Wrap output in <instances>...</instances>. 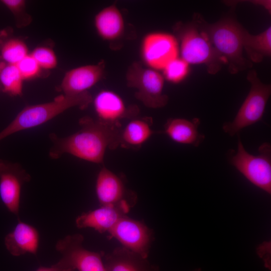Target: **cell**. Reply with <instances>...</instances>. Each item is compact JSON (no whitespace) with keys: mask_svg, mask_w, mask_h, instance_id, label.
Returning a JSON list of instances; mask_svg holds the SVG:
<instances>
[{"mask_svg":"<svg viewBox=\"0 0 271 271\" xmlns=\"http://www.w3.org/2000/svg\"><path fill=\"white\" fill-rule=\"evenodd\" d=\"M179 44L173 35L151 33L143 39L141 55L145 63L154 70H163L171 61L178 57Z\"/></svg>","mask_w":271,"mask_h":271,"instance_id":"obj_10","label":"cell"},{"mask_svg":"<svg viewBox=\"0 0 271 271\" xmlns=\"http://www.w3.org/2000/svg\"><path fill=\"white\" fill-rule=\"evenodd\" d=\"M95 191L100 206L126 202L133 207L136 204L135 193L128 191L122 179L105 167L97 175Z\"/></svg>","mask_w":271,"mask_h":271,"instance_id":"obj_12","label":"cell"},{"mask_svg":"<svg viewBox=\"0 0 271 271\" xmlns=\"http://www.w3.org/2000/svg\"><path fill=\"white\" fill-rule=\"evenodd\" d=\"M31 179L20 164L0 159V198L9 211L18 217L23 185Z\"/></svg>","mask_w":271,"mask_h":271,"instance_id":"obj_11","label":"cell"},{"mask_svg":"<svg viewBox=\"0 0 271 271\" xmlns=\"http://www.w3.org/2000/svg\"><path fill=\"white\" fill-rule=\"evenodd\" d=\"M36 271H67L58 261L50 267L40 266Z\"/></svg>","mask_w":271,"mask_h":271,"instance_id":"obj_28","label":"cell"},{"mask_svg":"<svg viewBox=\"0 0 271 271\" xmlns=\"http://www.w3.org/2000/svg\"><path fill=\"white\" fill-rule=\"evenodd\" d=\"M39 241L38 230L33 226L20 220L14 230L6 235L4 240L7 249L15 256L28 253L36 255Z\"/></svg>","mask_w":271,"mask_h":271,"instance_id":"obj_16","label":"cell"},{"mask_svg":"<svg viewBox=\"0 0 271 271\" xmlns=\"http://www.w3.org/2000/svg\"><path fill=\"white\" fill-rule=\"evenodd\" d=\"M83 241L84 236L78 233L58 240L55 248L62 255L59 261L67 271H106L103 260L104 253L85 249Z\"/></svg>","mask_w":271,"mask_h":271,"instance_id":"obj_8","label":"cell"},{"mask_svg":"<svg viewBox=\"0 0 271 271\" xmlns=\"http://www.w3.org/2000/svg\"><path fill=\"white\" fill-rule=\"evenodd\" d=\"M132 207L126 202L100 206L78 216L75 219V225L78 228H91L100 233L108 232Z\"/></svg>","mask_w":271,"mask_h":271,"instance_id":"obj_13","label":"cell"},{"mask_svg":"<svg viewBox=\"0 0 271 271\" xmlns=\"http://www.w3.org/2000/svg\"><path fill=\"white\" fill-rule=\"evenodd\" d=\"M2 3L7 7L15 15L28 16L24 13L25 1L23 0H3Z\"/></svg>","mask_w":271,"mask_h":271,"instance_id":"obj_27","label":"cell"},{"mask_svg":"<svg viewBox=\"0 0 271 271\" xmlns=\"http://www.w3.org/2000/svg\"><path fill=\"white\" fill-rule=\"evenodd\" d=\"M151 119L131 120L120 131L119 145L123 147H140L147 142L154 133Z\"/></svg>","mask_w":271,"mask_h":271,"instance_id":"obj_21","label":"cell"},{"mask_svg":"<svg viewBox=\"0 0 271 271\" xmlns=\"http://www.w3.org/2000/svg\"><path fill=\"white\" fill-rule=\"evenodd\" d=\"M193 271H201V269L200 268H197L193 270Z\"/></svg>","mask_w":271,"mask_h":271,"instance_id":"obj_29","label":"cell"},{"mask_svg":"<svg viewBox=\"0 0 271 271\" xmlns=\"http://www.w3.org/2000/svg\"><path fill=\"white\" fill-rule=\"evenodd\" d=\"M104 72L103 62L72 69L65 74L60 86L61 90L64 94L69 95L87 92L101 79Z\"/></svg>","mask_w":271,"mask_h":271,"instance_id":"obj_15","label":"cell"},{"mask_svg":"<svg viewBox=\"0 0 271 271\" xmlns=\"http://www.w3.org/2000/svg\"><path fill=\"white\" fill-rule=\"evenodd\" d=\"M194 21L206 33L215 50L228 66L229 72L235 74L251 68L252 63L243 56L242 27L231 18L208 24L200 16Z\"/></svg>","mask_w":271,"mask_h":271,"instance_id":"obj_2","label":"cell"},{"mask_svg":"<svg viewBox=\"0 0 271 271\" xmlns=\"http://www.w3.org/2000/svg\"><path fill=\"white\" fill-rule=\"evenodd\" d=\"M41 68L52 69L57 64V59L53 51L50 48L40 47L31 54Z\"/></svg>","mask_w":271,"mask_h":271,"instance_id":"obj_25","label":"cell"},{"mask_svg":"<svg viewBox=\"0 0 271 271\" xmlns=\"http://www.w3.org/2000/svg\"><path fill=\"white\" fill-rule=\"evenodd\" d=\"M80 128L74 133L60 138L55 133L49 135L53 146L49 155L58 159L64 154L95 164L102 163L108 149L119 146L120 126L104 123L84 116L79 121Z\"/></svg>","mask_w":271,"mask_h":271,"instance_id":"obj_1","label":"cell"},{"mask_svg":"<svg viewBox=\"0 0 271 271\" xmlns=\"http://www.w3.org/2000/svg\"><path fill=\"white\" fill-rule=\"evenodd\" d=\"M3 65H4L3 64H2V63H1L0 62V70H1V68H2V67L3 66Z\"/></svg>","mask_w":271,"mask_h":271,"instance_id":"obj_30","label":"cell"},{"mask_svg":"<svg viewBox=\"0 0 271 271\" xmlns=\"http://www.w3.org/2000/svg\"><path fill=\"white\" fill-rule=\"evenodd\" d=\"M23 79L33 78L37 76L41 67L31 55H28L17 65Z\"/></svg>","mask_w":271,"mask_h":271,"instance_id":"obj_26","label":"cell"},{"mask_svg":"<svg viewBox=\"0 0 271 271\" xmlns=\"http://www.w3.org/2000/svg\"><path fill=\"white\" fill-rule=\"evenodd\" d=\"M199 118L191 120L184 118H169L164 125V133L174 142L181 144L198 147L204 140L205 136L198 131Z\"/></svg>","mask_w":271,"mask_h":271,"instance_id":"obj_18","label":"cell"},{"mask_svg":"<svg viewBox=\"0 0 271 271\" xmlns=\"http://www.w3.org/2000/svg\"><path fill=\"white\" fill-rule=\"evenodd\" d=\"M95 26L99 35L106 40L118 39L124 31V20L117 8L109 6L101 10L95 16Z\"/></svg>","mask_w":271,"mask_h":271,"instance_id":"obj_19","label":"cell"},{"mask_svg":"<svg viewBox=\"0 0 271 271\" xmlns=\"http://www.w3.org/2000/svg\"><path fill=\"white\" fill-rule=\"evenodd\" d=\"M242 45L248 59L253 63H260L271 55V27L257 35L250 34L243 28Z\"/></svg>","mask_w":271,"mask_h":271,"instance_id":"obj_20","label":"cell"},{"mask_svg":"<svg viewBox=\"0 0 271 271\" xmlns=\"http://www.w3.org/2000/svg\"><path fill=\"white\" fill-rule=\"evenodd\" d=\"M103 263L106 271H158L159 267L123 246L104 254Z\"/></svg>","mask_w":271,"mask_h":271,"instance_id":"obj_17","label":"cell"},{"mask_svg":"<svg viewBox=\"0 0 271 271\" xmlns=\"http://www.w3.org/2000/svg\"><path fill=\"white\" fill-rule=\"evenodd\" d=\"M166 79L177 83L183 80L189 71V64L181 58L177 57L169 63L163 69Z\"/></svg>","mask_w":271,"mask_h":271,"instance_id":"obj_24","label":"cell"},{"mask_svg":"<svg viewBox=\"0 0 271 271\" xmlns=\"http://www.w3.org/2000/svg\"><path fill=\"white\" fill-rule=\"evenodd\" d=\"M1 54L3 59L8 64L17 65L28 55V49L22 41L11 39L3 45Z\"/></svg>","mask_w":271,"mask_h":271,"instance_id":"obj_23","label":"cell"},{"mask_svg":"<svg viewBox=\"0 0 271 271\" xmlns=\"http://www.w3.org/2000/svg\"><path fill=\"white\" fill-rule=\"evenodd\" d=\"M126 80L128 87L137 90L136 97L146 107L159 108L167 104L169 97L163 93L164 78L156 70L134 62L127 69Z\"/></svg>","mask_w":271,"mask_h":271,"instance_id":"obj_7","label":"cell"},{"mask_svg":"<svg viewBox=\"0 0 271 271\" xmlns=\"http://www.w3.org/2000/svg\"><path fill=\"white\" fill-rule=\"evenodd\" d=\"M92 101L87 91L74 95L63 94L49 102L27 106L0 131V141L17 132L43 124L71 107L85 109Z\"/></svg>","mask_w":271,"mask_h":271,"instance_id":"obj_3","label":"cell"},{"mask_svg":"<svg viewBox=\"0 0 271 271\" xmlns=\"http://www.w3.org/2000/svg\"><path fill=\"white\" fill-rule=\"evenodd\" d=\"M253 155L244 148L239 136L236 153L229 158L231 164L251 184L266 193H271V146L264 143Z\"/></svg>","mask_w":271,"mask_h":271,"instance_id":"obj_6","label":"cell"},{"mask_svg":"<svg viewBox=\"0 0 271 271\" xmlns=\"http://www.w3.org/2000/svg\"><path fill=\"white\" fill-rule=\"evenodd\" d=\"M93 104L97 119L118 126H120V120L133 117L138 111L135 106L127 107L118 94L109 90L100 91L94 98Z\"/></svg>","mask_w":271,"mask_h":271,"instance_id":"obj_14","label":"cell"},{"mask_svg":"<svg viewBox=\"0 0 271 271\" xmlns=\"http://www.w3.org/2000/svg\"><path fill=\"white\" fill-rule=\"evenodd\" d=\"M176 30L181 42V58L189 64L205 65L210 74H215L225 65L206 33L194 21L178 25Z\"/></svg>","mask_w":271,"mask_h":271,"instance_id":"obj_4","label":"cell"},{"mask_svg":"<svg viewBox=\"0 0 271 271\" xmlns=\"http://www.w3.org/2000/svg\"><path fill=\"white\" fill-rule=\"evenodd\" d=\"M23 78L16 65H3L0 70L3 91L13 96L21 95Z\"/></svg>","mask_w":271,"mask_h":271,"instance_id":"obj_22","label":"cell"},{"mask_svg":"<svg viewBox=\"0 0 271 271\" xmlns=\"http://www.w3.org/2000/svg\"><path fill=\"white\" fill-rule=\"evenodd\" d=\"M108 233L110 238L117 240L122 246L148 258L154 233L143 222L126 215L121 218Z\"/></svg>","mask_w":271,"mask_h":271,"instance_id":"obj_9","label":"cell"},{"mask_svg":"<svg viewBox=\"0 0 271 271\" xmlns=\"http://www.w3.org/2000/svg\"><path fill=\"white\" fill-rule=\"evenodd\" d=\"M246 78L251 84L248 95L234 119L222 126L223 131L231 137L261 119L271 94L270 85L261 82L254 69L248 71Z\"/></svg>","mask_w":271,"mask_h":271,"instance_id":"obj_5","label":"cell"}]
</instances>
